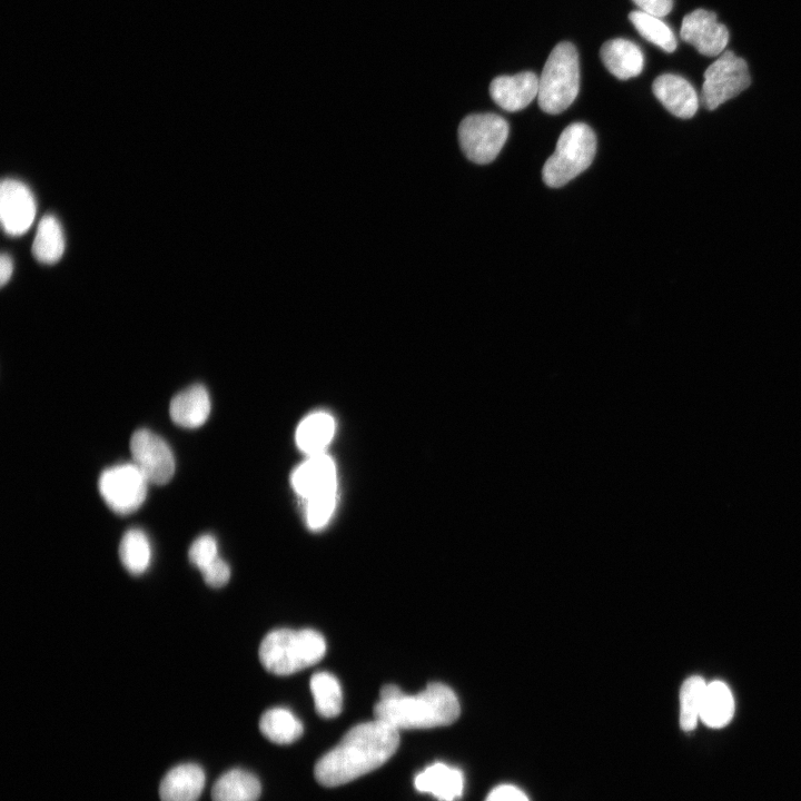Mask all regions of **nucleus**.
<instances>
[{
	"label": "nucleus",
	"mask_w": 801,
	"mask_h": 801,
	"mask_svg": "<svg viewBox=\"0 0 801 801\" xmlns=\"http://www.w3.org/2000/svg\"><path fill=\"white\" fill-rule=\"evenodd\" d=\"M399 745V730L374 719L350 728L315 764L317 782L333 788L382 767Z\"/></svg>",
	"instance_id": "nucleus-1"
},
{
	"label": "nucleus",
	"mask_w": 801,
	"mask_h": 801,
	"mask_svg": "<svg viewBox=\"0 0 801 801\" xmlns=\"http://www.w3.org/2000/svg\"><path fill=\"white\" fill-rule=\"evenodd\" d=\"M461 713L458 699L447 685L438 682L414 694L402 692L390 700H379L374 718L397 730L431 729L454 723Z\"/></svg>",
	"instance_id": "nucleus-2"
},
{
	"label": "nucleus",
	"mask_w": 801,
	"mask_h": 801,
	"mask_svg": "<svg viewBox=\"0 0 801 801\" xmlns=\"http://www.w3.org/2000/svg\"><path fill=\"white\" fill-rule=\"evenodd\" d=\"M326 652L320 633L312 629H277L259 646L263 666L276 675H289L319 662Z\"/></svg>",
	"instance_id": "nucleus-3"
},
{
	"label": "nucleus",
	"mask_w": 801,
	"mask_h": 801,
	"mask_svg": "<svg viewBox=\"0 0 801 801\" xmlns=\"http://www.w3.org/2000/svg\"><path fill=\"white\" fill-rule=\"evenodd\" d=\"M580 88L578 55L573 43L562 41L551 51L538 78L537 102L550 115L567 109Z\"/></svg>",
	"instance_id": "nucleus-4"
},
{
	"label": "nucleus",
	"mask_w": 801,
	"mask_h": 801,
	"mask_svg": "<svg viewBox=\"0 0 801 801\" xmlns=\"http://www.w3.org/2000/svg\"><path fill=\"white\" fill-rule=\"evenodd\" d=\"M595 151L596 138L591 127L583 122L568 125L543 166L544 182L552 188L564 186L590 167Z\"/></svg>",
	"instance_id": "nucleus-5"
},
{
	"label": "nucleus",
	"mask_w": 801,
	"mask_h": 801,
	"mask_svg": "<svg viewBox=\"0 0 801 801\" xmlns=\"http://www.w3.org/2000/svg\"><path fill=\"white\" fill-rule=\"evenodd\" d=\"M508 136L507 121L495 113H473L458 126V141L466 158L478 165L492 162Z\"/></svg>",
	"instance_id": "nucleus-6"
},
{
	"label": "nucleus",
	"mask_w": 801,
	"mask_h": 801,
	"mask_svg": "<svg viewBox=\"0 0 801 801\" xmlns=\"http://www.w3.org/2000/svg\"><path fill=\"white\" fill-rule=\"evenodd\" d=\"M148 481L131 463L106 468L99 476L98 488L105 503L119 515L136 512L147 496Z\"/></svg>",
	"instance_id": "nucleus-7"
},
{
	"label": "nucleus",
	"mask_w": 801,
	"mask_h": 801,
	"mask_svg": "<svg viewBox=\"0 0 801 801\" xmlns=\"http://www.w3.org/2000/svg\"><path fill=\"white\" fill-rule=\"evenodd\" d=\"M703 77L700 100L709 110H714L734 98L751 83L745 60L736 57L733 51L720 55L706 68Z\"/></svg>",
	"instance_id": "nucleus-8"
},
{
	"label": "nucleus",
	"mask_w": 801,
	"mask_h": 801,
	"mask_svg": "<svg viewBox=\"0 0 801 801\" xmlns=\"http://www.w3.org/2000/svg\"><path fill=\"white\" fill-rule=\"evenodd\" d=\"M129 448L132 463L149 484L164 485L175 474L176 462L170 446L164 438L147 428L134 432Z\"/></svg>",
	"instance_id": "nucleus-9"
},
{
	"label": "nucleus",
	"mask_w": 801,
	"mask_h": 801,
	"mask_svg": "<svg viewBox=\"0 0 801 801\" xmlns=\"http://www.w3.org/2000/svg\"><path fill=\"white\" fill-rule=\"evenodd\" d=\"M36 200L27 185L16 179H4L0 187V218L10 236L26 233L36 216Z\"/></svg>",
	"instance_id": "nucleus-10"
},
{
	"label": "nucleus",
	"mask_w": 801,
	"mask_h": 801,
	"mask_svg": "<svg viewBox=\"0 0 801 801\" xmlns=\"http://www.w3.org/2000/svg\"><path fill=\"white\" fill-rule=\"evenodd\" d=\"M680 36L708 57L721 55L729 42L728 28L718 22L714 12L705 9H696L684 16Z\"/></svg>",
	"instance_id": "nucleus-11"
},
{
	"label": "nucleus",
	"mask_w": 801,
	"mask_h": 801,
	"mask_svg": "<svg viewBox=\"0 0 801 801\" xmlns=\"http://www.w3.org/2000/svg\"><path fill=\"white\" fill-rule=\"evenodd\" d=\"M295 492L307 501L337 492V476L334 461L320 453L309 456L293 473Z\"/></svg>",
	"instance_id": "nucleus-12"
},
{
	"label": "nucleus",
	"mask_w": 801,
	"mask_h": 801,
	"mask_svg": "<svg viewBox=\"0 0 801 801\" xmlns=\"http://www.w3.org/2000/svg\"><path fill=\"white\" fill-rule=\"evenodd\" d=\"M538 93V77L532 71L514 76H498L490 85L494 102L506 111H518L527 107Z\"/></svg>",
	"instance_id": "nucleus-13"
},
{
	"label": "nucleus",
	"mask_w": 801,
	"mask_h": 801,
	"mask_svg": "<svg viewBox=\"0 0 801 801\" xmlns=\"http://www.w3.org/2000/svg\"><path fill=\"white\" fill-rule=\"evenodd\" d=\"M652 91L673 116L688 119L698 111L700 99L695 89L679 75L663 73L656 77L652 85Z\"/></svg>",
	"instance_id": "nucleus-14"
},
{
	"label": "nucleus",
	"mask_w": 801,
	"mask_h": 801,
	"mask_svg": "<svg viewBox=\"0 0 801 801\" xmlns=\"http://www.w3.org/2000/svg\"><path fill=\"white\" fill-rule=\"evenodd\" d=\"M418 792L432 794L438 801H456L464 791V774L443 762H434L414 779Z\"/></svg>",
	"instance_id": "nucleus-15"
},
{
	"label": "nucleus",
	"mask_w": 801,
	"mask_h": 801,
	"mask_svg": "<svg viewBox=\"0 0 801 801\" xmlns=\"http://www.w3.org/2000/svg\"><path fill=\"white\" fill-rule=\"evenodd\" d=\"M210 397L205 386L194 384L177 393L170 400L172 422L184 428H198L210 414Z\"/></svg>",
	"instance_id": "nucleus-16"
},
{
	"label": "nucleus",
	"mask_w": 801,
	"mask_h": 801,
	"mask_svg": "<svg viewBox=\"0 0 801 801\" xmlns=\"http://www.w3.org/2000/svg\"><path fill=\"white\" fill-rule=\"evenodd\" d=\"M206 781L204 770L194 763L172 768L160 782L161 801H197Z\"/></svg>",
	"instance_id": "nucleus-17"
},
{
	"label": "nucleus",
	"mask_w": 801,
	"mask_h": 801,
	"mask_svg": "<svg viewBox=\"0 0 801 801\" xmlns=\"http://www.w3.org/2000/svg\"><path fill=\"white\" fill-rule=\"evenodd\" d=\"M600 57L604 67L620 80L636 77L643 70V52L636 43L627 39L607 40L600 49Z\"/></svg>",
	"instance_id": "nucleus-18"
},
{
	"label": "nucleus",
	"mask_w": 801,
	"mask_h": 801,
	"mask_svg": "<svg viewBox=\"0 0 801 801\" xmlns=\"http://www.w3.org/2000/svg\"><path fill=\"white\" fill-rule=\"evenodd\" d=\"M259 780L243 769H233L218 778L211 789L212 801H256L260 795Z\"/></svg>",
	"instance_id": "nucleus-19"
},
{
	"label": "nucleus",
	"mask_w": 801,
	"mask_h": 801,
	"mask_svg": "<svg viewBox=\"0 0 801 801\" xmlns=\"http://www.w3.org/2000/svg\"><path fill=\"white\" fill-rule=\"evenodd\" d=\"M335 433L334 418L325 412H316L305 417L296 431L298 447L309 456L320 454Z\"/></svg>",
	"instance_id": "nucleus-20"
},
{
	"label": "nucleus",
	"mask_w": 801,
	"mask_h": 801,
	"mask_svg": "<svg viewBox=\"0 0 801 801\" xmlns=\"http://www.w3.org/2000/svg\"><path fill=\"white\" fill-rule=\"evenodd\" d=\"M734 713V700L730 689L721 681H713L706 684L700 720L710 728H722L726 725Z\"/></svg>",
	"instance_id": "nucleus-21"
},
{
	"label": "nucleus",
	"mask_w": 801,
	"mask_h": 801,
	"mask_svg": "<svg viewBox=\"0 0 801 801\" xmlns=\"http://www.w3.org/2000/svg\"><path fill=\"white\" fill-rule=\"evenodd\" d=\"M260 732L271 742L289 744L304 732L299 719L285 708H273L263 713L259 720Z\"/></svg>",
	"instance_id": "nucleus-22"
},
{
	"label": "nucleus",
	"mask_w": 801,
	"mask_h": 801,
	"mask_svg": "<svg viewBox=\"0 0 801 801\" xmlns=\"http://www.w3.org/2000/svg\"><path fill=\"white\" fill-rule=\"evenodd\" d=\"M65 251V236L60 222L52 215L41 218L32 243V254L42 264L57 263Z\"/></svg>",
	"instance_id": "nucleus-23"
},
{
	"label": "nucleus",
	"mask_w": 801,
	"mask_h": 801,
	"mask_svg": "<svg viewBox=\"0 0 801 801\" xmlns=\"http://www.w3.org/2000/svg\"><path fill=\"white\" fill-rule=\"evenodd\" d=\"M119 557L123 567L132 575L147 571L151 560V546L146 533L140 528L128 530L120 541Z\"/></svg>",
	"instance_id": "nucleus-24"
},
{
	"label": "nucleus",
	"mask_w": 801,
	"mask_h": 801,
	"mask_svg": "<svg viewBox=\"0 0 801 801\" xmlns=\"http://www.w3.org/2000/svg\"><path fill=\"white\" fill-rule=\"evenodd\" d=\"M316 712L326 719L337 716L343 708V692L338 680L329 672H317L310 679Z\"/></svg>",
	"instance_id": "nucleus-25"
},
{
	"label": "nucleus",
	"mask_w": 801,
	"mask_h": 801,
	"mask_svg": "<svg viewBox=\"0 0 801 801\" xmlns=\"http://www.w3.org/2000/svg\"><path fill=\"white\" fill-rule=\"evenodd\" d=\"M629 19L647 41L666 52H673L676 49V39L672 29L659 17L635 10L630 12Z\"/></svg>",
	"instance_id": "nucleus-26"
},
{
	"label": "nucleus",
	"mask_w": 801,
	"mask_h": 801,
	"mask_svg": "<svg viewBox=\"0 0 801 801\" xmlns=\"http://www.w3.org/2000/svg\"><path fill=\"white\" fill-rule=\"evenodd\" d=\"M706 683L701 676L686 679L680 691V725L684 731H692L700 720L703 694Z\"/></svg>",
	"instance_id": "nucleus-27"
},
{
	"label": "nucleus",
	"mask_w": 801,
	"mask_h": 801,
	"mask_svg": "<svg viewBox=\"0 0 801 801\" xmlns=\"http://www.w3.org/2000/svg\"><path fill=\"white\" fill-rule=\"evenodd\" d=\"M337 503V492L307 501L306 520L310 530H322L330 520Z\"/></svg>",
	"instance_id": "nucleus-28"
},
{
	"label": "nucleus",
	"mask_w": 801,
	"mask_h": 801,
	"mask_svg": "<svg viewBox=\"0 0 801 801\" xmlns=\"http://www.w3.org/2000/svg\"><path fill=\"white\" fill-rule=\"evenodd\" d=\"M218 557V546L214 536L202 534L198 536L188 550L190 563L199 571Z\"/></svg>",
	"instance_id": "nucleus-29"
},
{
	"label": "nucleus",
	"mask_w": 801,
	"mask_h": 801,
	"mask_svg": "<svg viewBox=\"0 0 801 801\" xmlns=\"http://www.w3.org/2000/svg\"><path fill=\"white\" fill-rule=\"evenodd\" d=\"M200 572L206 584L211 587H221L226 585L230 578V567L227 562L219 556Z\"/></svg>",
	"instance_id": "nucleus-30"
},
{
	"label": "nucleus",
	"mask_w": 801,
	"mask_h": 801,
	"mask_svg": "<svg viewBox=\"0 0 801 801\" xmlns=\"http://www.w3.org/2000/svg\"><path fill=\"white\" fill-rule=\"evenodd\" d=\"M485 801H530L526 794L517 787L501 784L490 791Z\"/></svg>",
	"instance_id": "nucleus-31"
},
{
	"label": "nucleus",
	"mask_w": 801,
	"mask_h": 801,
	"mask_svg": "<svg viewBox=\"0 0 801 801\" xmlns=\"http://www.w3.org/2000/svg\"><path fill=\"white\" fill-rule=\"evenodd\" d=\"M641 11L662 18L665 17L673 7V0H632Z\"/></svg>",
	"instance_id": "nucleus-32"
},
{
	"label": "nucleus",
	"mask_w": 801,
	"mask_h": 801,
	"mask_svg": "<svg viewBox=\"0 0 801 801\" xmlns=\"http://www.w3.org/2000/svg\"><path fill=\"white\" fill-rule=\"evenodd\" d=\"M13 271V263L9 255L2 254L0 258V283L4 286Z\"/></svg>",
	"instance_id": "nucleus-33"
}]
</instances>
